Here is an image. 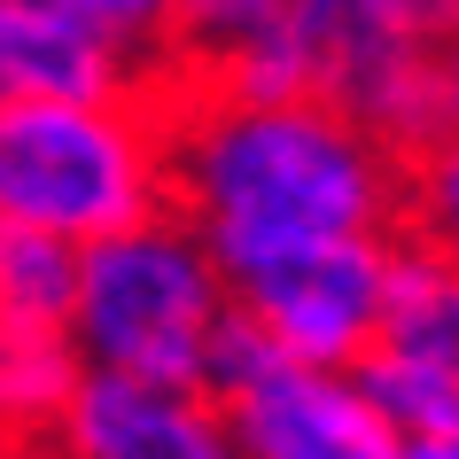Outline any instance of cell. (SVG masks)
I'll return each instance as SVG.
<instances>
[{"mask_svg":"<svg viewBox=\"0 0 459 459\" xmlns=\"http://www.w3.org/2000/svg\"><path fill=\"white\" fill-rule=\"evenodd\" d=\"M156 211H171L164 86L0 101V218L8 226L101 242Z\"/></svg>","mask_w":459,"mask_h":459,"instance_id":"obj_2","label":"cell"},{"mask_svg":"<svg viewBox=\"0 0 459 459\" xmlns=\"http://www.w3.org/2000/svg\"><path fill=\"white\" fill-rule=\"evenodd\" d=\"M71 289H78V242L0 218V319L63 327L71 319Z\"/></svg>","mask_w":459,"mask_h":459,"instance_id":"obj_13","label":"cell"},{"mask_svg":"<svg viewBox=\"0 0 459 459\" xmlns=\"http://www.w3.org/2000/svg\"><path fill=\"white\" fill-rule=\"evenodd\" d=\"M382 265H389V234H335V242H304L226 273V296L289 359L359 366L382 327Z\"/></svg>","mask_w":459,"mask_h":459,"instance_id":"obj_4","label":"cell"},{"mask_svg":"<svg viewBox=\"0 0 459 459\" xmlns=\"http://www.w3.org/2000/svg\"><path fill=\"white\" fill-rule=\"evenodd\" d=\"M171 211L218 273L335 234H397L405 164L327 94L218 101L164 86Z\"/></svg>","mask_w":459,"mask_h":459,"instance_id":"obj_1","label":"cell"},{"mask_svg":"<svg viewBox=\"0 0 459 459\" xmlns=\"http://www.w3.org/2000/svg\"><path fill=\"white\" fill-rule=\"evenodd\" d=\"M374 342L459 366V257L444 242H429V234H412V226L389 234L382 327H374Z\"/></svg>","mask_w":459,"mask_h":459,"instance_id":"obj_10","label":"cell"},{"mask_svg":"<svg viewBox=\"0 0 459 459\" xmlns=\"http://www.w3.org/2000/svg\"><path fill=\"white\" fill-rule=\"evenodd\" d=\"M0 459H24V452H8V444H0Z\"/></svg>","mask_w":459,"mask_h":459,"instance_id":"obj_18","label":"cell"},{"mask_svg":"<svg viewBox=\"0 0 459 459\" xmlns=\"http://www.w3.org/2000/svg\"><path fill=\"white\" fill-rule=\"evenodd\" d=\"M397 226L429 234L459 257V133H444L436 148H420L405 164V218Z\"/></svg>","mask_w":459,"mask_h":459,"instance_id":"obj_14","label":"cell"},{"mask_svg":"<svg viewBox=\"0 0 459 459\" xmlns=\"http://www.w3.org/2000/svg\"><path fill=\"white\" fill-rule=\"evenodd\" d=\"M351 382L366 389V405L382 412V429L397 444H420V436H459V366L444 359H412V351H389L374 342Z\"/></svg>","mask_w":459,"mask_h":459,"instance_id":"obj_12","label":"cell"},{"mask_svg":"<svg viewBox=\"0 0 459 459\" xmlns=\"http://www.w3.org/2000/svg\"><path fill=\"white\" fill-rule=\"evenodd\" d=\"M397 459H459V436H420V444H397Z\"/></svg>","mask_w":459,"mask_h":459,"instance_id":"obj_17","label":"cell"},{"mask_svg":"<svg viewBox=\"0 0 459 459\" xmlns=\"http://www.w3.org/2000/svg\"><path fill=\"white\" fill-rule=\"evenodd\" d=\"M24 459H55V452H24Z\"/></svg>","mask_w":459,"mask_h":459,"instance_id":"obj_19","label":"cell"},{"mask_svg":"<svg viewBox=\"0 0 459 459\" xmlns=\"http://www.w3.org/2000/svg\"><path fill=\"white\" fill-rule=\"evenodd\" d=\"M342 109H351L397 164H412L420 148H436L444 133H459V31L412 39V48H397L389 63H374V71L342 94Z\"/></svg>","mask_w":459,"mask_h":459,"instance_id":"obj_9","label":"cell"},{"mask_svg":"<svg viewBox=\"0 0 459 459\" xmlns=\"http://www.w3.org/2000/svg\"><path fill=\"white\" fill-rule=\"evenodd\" d=\"M78 374H86V359H78L71 327L0 319V444L8 452H48Z\"/></svg>","mask_w":459,"mask_h":459,"instance_id":"obj_11","label":"cell"},{"mask_svg":"<svg viewBox=\"0 0 459 459\" xmlns=\"http://www.w3.org/2000/svg\"><path fill=\"white\" fill-rule=\"evenodd\" d=\"M71 8H86L94 24H109L117 39H133L141 55H156V48H164V31H171V8H179V0H71Z\"/></svg>","mask_w":459,"mask_h":459,"instance_id":"obj_15","label":"cell"},{"mask_svg":"<svg viewBox=\"0 0 459 459\" xmlns=\"http://www.w3.org/2000/svg\"><path fill=\"white\" fill-rule=\"evenodd\" d=\"M289 31L312 63V94L342 101L397 48L459 31V0H289Z\"/></svg>","mask_w":459,"mask_h":459,"instance_id":"obj_8","label":"cell"},{"mask_svg":"<svg viewBox=\"0 0 459 459\" xmlns=\"http://www.w3.org/2000/svg\"><path fill=\"white\" fill-rule=\"evenodd\" d=\"M242 459H397V436L366 405L351 366H304L273 351L242 382L211 389Z\"/></svg>","mask_w":459,"mask_h":459,"instance_id":"obj_5","label":"cell"},{"mask_svg":"<svg viewBox=\"0 0 459 459\" xmlns=\"http://www.w3.org/2000/svg\"><path fill=\"white\" fill-rule=\"evenodd\" d=\"M226 304H234L226 273L195 242V226L179 211H156L101 234V242H78V289L63 327L94 374L203 389Z\"/></svg>","mask_w":459,"mask_h":459,"instance_id":"obj_3","label":"cell"},{"mask_svg":"<svg viewBox=\"0 0 459 459\" xmlns=\"http://www.w3.org/2000/svg\"><path fill=\"white\" fill-rule=\"evenodd\" d=\"M171 94L218 101H281L312 94V63L289 31V0H179L156 48Z\"/></svg>","mask_w":459,"mask_h":459,"instance_id":"obj_6","label":"cell"},{"mask_svg":"<svg viewBox=\"0 0 459 459\" xmlns=\"http://www.w3.org/2000/svg\"><path fill=\"white\" fill-rule=\"evenodd\" d=\"M24 94V0H0V101Z\"/></svg>","mask_w":459,"mask_h":459,"instance_id":"obj_16","label":"cell"},{"mask_svg":"<svg viewBox=\"0 0 459 459\" xmlns=\"http://www.w3.org/2000/svg\"><path fill=\"white\" fill-rule=\"evenodd\" d=\"M55 459H242L211 389H164L125 374H78L71 405L48 436Z\"/></svg>","mask_w":459,"mask_h":459,"instance_id":"obj_7","label":"cell"}]
</instances>
